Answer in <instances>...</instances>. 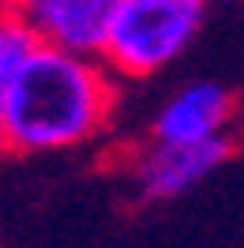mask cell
Segmentation results:
<instances>
[{
  "mask_svg": "<svg viewBox=\"0 0 244 248\" xmlns=\"http://www.w3.org/2000/svg\"><path fill=\"white\" fill-rule=\"evenodd\" d=\"M233 94L214 79H192L169 94L151 121V140L166 143H207L229 136Z\"/></svg>",
  "mask_w": 244,
  "mask_h": 248,
  "instance_id": "5",
  "label": "cell"
},
{
  "mask_svg": "<svg viewBox=\"0 0 244 248\" xmlns=\"http://www.w3.org/2000/svg\"><path fill=\"white\" fill-rule=\"evenodd\" d=\"M207 23V0H121L102 42L117 79H151L192 49Z\"/></svg>",
  "mask_w": 244,
  "mask_h": 248,
  "instance_id": "2",
  "label": "cell"
},
{
  "mask_svg": "<svg viewBox=\"0 0 244 248\" xmlns=\"http://www.w3.org/2000/svg\"><path fill=\"white\" fill-rule=\"evenodd\" d=\"M8 151L53 155L91 143L117 109V76L102 57L27 42L4 76Z\"/></svg>",
  "mask_w": 244,
  "mask_h": 248,
  "instance_id": "1",
  "label": "cell"
},
{
  "mask_svg": "<svg viewBox=\"0 0 244 248\" xmlns=\"http://www.w3.org/2000/svg\"><path fill=\"white\" fill-rule=\"evenodd\" d=\"M121 0H8L15 23L30 42L72 53H102L106 31Z\"/></svg>",
  "mask_w": 244,
  "mask_h": 248,
  "instance_id": "4",
  "label": "cell"
},
{
  "mask_svg": "<svg viewBox=\"0 0 244 248\" xmlns=\"http://www.w3.org/2000/svg\"><path fill=\"white\" fill-rule=\"evenodd\" d=\"M229 136L207 143H166L151 140L147 147H139L132 162H128V177L139 200L147 203H166L177 200L184 192H192L203 185L222 162L229 158Z\"/></svg>",
  "mask_w": 244,
  "mask_h": 248,
  "instance_id": "3",
  "label": "cell"
},
{
  "mask_svg": "<svg viewBox=\"0 0 244 248\" xmlns=\"http://www.w3.org/2000/svg\"><path fill=\"white\" fill-rule=\"evenodd\" d=\"M0 151H8V102H4V79H0Z\"/></svg>",
  "mask_w": 244,
  "mask_h": 248,
  "instance_id": "7",
  "label": "cell"
},
{
  "mask_svg": "<svg viewBox=\"0 0 244 248\" xmlns=\"http://www.w3.org/2000/svg\"><path fill=\"white\" fill-rule=\"evenodd\" d=\"M27 34H23V27L15 23V16H12V8H8V0H0V79L8 76V68L15 64V57L27 49Z\"/></svg>",
  "mask_w": 244,
  "mask_h": 248,
  "instance_id": "6",
  "label": "cell"
},
{
  "mask_svg": "<svg viewBox=\"0 0 244 248\" xmlns=\"http://www.w3.org/2000/svg\"><path fill=\"white\" fill-rule=\"evenodd\" d=\"M229 4H244V0H229Z\"/></svg>",
  "mask_w": 244,
  "mask_h": 248,
  "instance_id": "8",
  "label": "cell"
}]
</instances>
